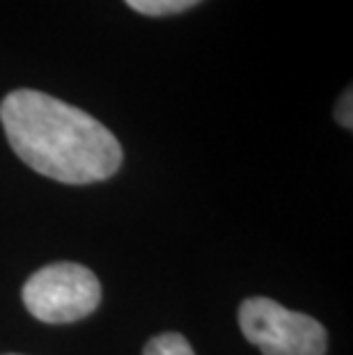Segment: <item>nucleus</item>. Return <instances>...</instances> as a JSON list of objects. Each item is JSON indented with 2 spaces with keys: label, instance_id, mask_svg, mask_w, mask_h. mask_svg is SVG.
<instances>
[{
  "label": "nucleus",
  "instance_id": "423d86ee",
  "mask_svg": "<svg viewBox=\"0 0 353 355\" xmlns=\"http://www.w3.org/2000/svg\"><path fill=\"white\" fill-rule=\"evenodd\" d=\"M351 105H353V96H351V89H347L340 101H337V108H335V117L344 128H351L353 126V112H351Z\"/></svg>",
  "mask_w": 353,
  "mask_h": 355
},
{
  "label": "nucleus",
  "instance_id": "20e7f679",
  "mask_svg": "<svg viewBox=\"0 0 353 355\" xmlns=\"http://www.w3.org/2000/svg\"><path fill=\"white\" fill-rule=\"evenodd\" d=\"M124 3L145 17H170L191 10L202 0H124Z\"/></svg>",
  "mask_w": 353,
  "mask_h": 355
},
{
  "label": "nucleus",
  "instance_id": "f257e3e1",
  "mask_svg": "<svg viewBox=\"0 0 353 355\" xmlns=\"http://www.w3.org/2000/svg\"><path fill=\"white\" fill-rule=\"evenodd\" d=\"M0 122L14 154L60 184H96L122 165V145L99 119L51 94L10 92L0 103Z\"/></svg>",
  "mask_w": 353,
  "mask_h": 355
},
{
  "label": "nucleus",
  "instance_id": "0eeeda50",
  "mask_svg": "<svg viewBox=\"0 0 353 355\" xmlns=\"http://www.w3.org/2000/svg\"><path fill=\"white\" fill-rule=\"evenodd\" d=\"M10 355H17V353H10Z\"/></svg>",
  "mask_w": 353,
  "mask_h": 355
},
{
  "label": "nucleus",
  "instance_id": "f03ea898",
  "mask_svg": "<svg viewBox=\"0 0 353 355\" xmlns=\"http://www.w3.org/2000/svg\"><path fill=\"white\" fill-rule=\"evenodd\" d=\"M26 309L44 323H74L101 303V284L89 268L74 261L44 266L24 286Z\"/></svg>",
  "mask_w": 353,
  "mask_h": 355
},
{
  "label": "nucleus",
  "instance_id": "7ed1b4c3",
  "mask_svg": "<svg viewBox=\"0 0 353 355\" xmlns=\"http://www.w3.org/2000/svg\"><path fill=\"white\" fill-rule=\"evenodd\" d=\"M239 326L248 342L264 355H324L328 346L326 330L317 319L271 298L243 300Z\"/></svg>",
  "mask_w": 353,
  "mask_h": 355
},
{
  "label": "nucleus",
  "instance_id": "39448f33",
  "mask_svg": "<svg viewBox=\"0 0 353 355\" xmlns=\"http://www.w3.org/2000/svg\"><path fill=\"white\" fill-rule=\"evenodd\" d=\"M142 355H195L193 346L179 332H163L147 342Z\"/></svg>",
  "mask_w": 353,
  "mask_h": 355
}]
</instances>
